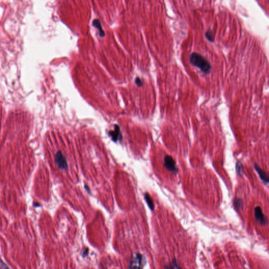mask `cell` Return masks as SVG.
Wrapping results in <instances>:
<instances>
[{"instance_id":"6da1fadb","label":"cell","mask_w":269,"mask_h":269,"mask_svg":"<svg viewBox=\"0 0 269 269\" xmlns=\"http://www.w3.org/2000/svg\"><path fill=\"white\" fill-rule=\"evenodd\" d=\"M189 60L192 65L198 67L205 74L210 73L211 66L209 62L201 55L197 53H192L190 56Z\"/></svg>"},{"instance_id":"7a4b0ae2","label":"cell","mask_w":269,"mask_h":269,"mask_svg":"<svg viewBox=\"0 0 269 269\" xmlns=\"http://www.w3.org/2000/svg\"><path fill=\"white\" fill-rule=\"evenodd\" d=\"M145 263V258L141 254L136 253L133 254L129 261L128 269H143Z\"/></svg>"},{"instance_id":"3957f363","label":"cell","mask_w":269,"mask_h":269,"mask_svg":"<svg viewBox=\"0 0 269 269\" xmlns=\"http://www.w3.org/2000/svg\"><path fill=\"white\" fill-rule=\"evenodd\" d=\"M164 167L168 170L174 173H177L178 169L176 167V163L173 158L169 156L166 155L164 157Z\"/></svg>"},{"instance_id":"277c9868","label":"cell","mask_w":269,"mask_h":269,"mask_svg":"<svg viewBox=\"0 0 269 269\" xmlns=\"http://www.w3.org/2000/svg\"><path fill=\"white\" fill-rule=\"evenodd\" d=\"M55 161L57 167L62 170L67 169L68 164L66 158L60 151H58L55 155Z\"/></svg>"},{"instance_id":"5b68a950","label":"cell","mask_w":269,"mask_h":269,"mask_svg":"<svg viewBox=\"0 0 269 269\" xmlns=\"http://www.w3.org/2000/svg\"><path fill=\"white\" fill-rule=\"evenodd\" d=\"M254 215L257 221L261 224L264 225L267 223L268 220L266 216L264 215L261 207L258 206L255 208Z\"/></svg>"},{"instance_id":"8992f818","label":"cell","mask_w":269,"mask_h":269,"mask_svg":"<svg viewBox=\"0 0 269 269\" xmlns=\"http://www.w3.org/2000/svg\"><path fill=\"white\" fill-rule=\"evenodd\" d=\"M109 135L111 137L112 141L116 142L118 140L122 139V136L120 133V128L118 125H115L114 126V130L109 132Z\"/></svg>"},{"instance_id":"52a82bcc","label":"cell","mask_w":269,"mask_h":269,"mask_svg":"<svg viewBox=\"0 0 269 269\" xmlns=\"http://www.w3.org/2000/svg\"><path fill=\"white\" fill-rule=\"evenodd\" d=\"M254 168L256 171L259 174L261 179L265 183H269V177L267 172L263 171L257 164H254Z\"/></svg>"},{"instance_id":"ba28073f","label":"cell","mask_w":269,"mask_h":269,"mask_svg":"<svg viewBox=\"0 0 269 269\" xmlns=\"http://www.w3.org/2000/svg\"><path fill=\"white\" fill-rule=\"evenodd\" d=\"M93 26L94 27L97 28L100 31L99 34H100V35L101 37H103V36H105V33H104V31L102 29V27L101 23L100 22V20H98L97 19L94 20L93 21Z\"/></svg>"},{"instance_id":"9c48e42d","label":"cell","mask_w":269,"mask_h":269,"mask_svg":"<svg viewBox=\"0 0 269 269\" xmlns=\"http://www.w3.org/2000/svg\"><path fill=\"white\" fill-rule=\"evenodd\" d=\"M145 200H146V201L148 206V207H149V208L152 210L153 211L154 210V208H155V206H154V202L153 201V199L152 198H151L150 196L148 194V193H146L145 194Z\"/></svg>"},{"instance_id":"30bf717a","label":"cell","mask_w":269,"mask_h":269,"mask_svg":"<svg viewBox=\"0 0 269 269\" xmlns=\"http://www.w3.org/2000/svg\"><path fill=\"white\" fill-rule=\"evenodd\" d=\"M243 206V201L240 198H235L233 201V206L236 210H239Z\"/></svg>"},{"instance_id":"8fae6325","label":"cell","mask_w":269,"mask_h":269,"mask_svg":"<svg viewBox=\"0 0 269 269\" xmlns=\"http://www.w3.org/2000/svg\"><path fill=\"white\" fill-rule=\"evenodd\" d=\"M164 269H181L179 266L177 265V262L174 260L172 261L170 265L165 266H164Z\"/></svg>"},{"instance_id":"7c38bea8","label":"cell","mask_w":269,"mask_h":269,"mask_svg":"<svg viewBox=\"0 0 269 269\" xmlns=\"http://www.w3.org/2000/svg\"><path fill=\"white\" fill-rule=\"evenodd\" d=\"M243 167L242 164L241 162H238L236 163V170L238 174L240 176H241L243 172Z\"/></svg>"},{"instance_id":"4fadbf2b","label":"cell","mask_w":269,"mask_h":269,"mask_svg":"<svg viewBox=\"0 0 269 269\" xmlns=\"http://www.w3.org/2000/svg\"><path fill=\"white\" fill-rule=\"evenodd\" d=\"M205 35H206V37L209 41H210V42L214 41L215 36H214V33L213 31H211V30H209L206 33Z\"/></svg>"},{"instance_id":"5bb4252c","label":"cell","mask_w":269,"mask_h":269,"mask_svg":"<svg viewBox=\"0 0 269 269\" xmlns=\"http://www.w3.org/2000/svg\"><path fill=\"white\" fill-rule=\"evenodd\" d=\"M89 253V249L88 248H85L83 249L82 252V255L83 258H85L88 256Z\"/></svg>"},{"instance_id":"9a60e30c","label":"cell","mask_w":269,"mask_h":269,"mask_svg":"<svg viewBox=\"0 0 269 269\" xmlns=\"http://www.w3.org/2000/svg\"><path fill=\"white\" fill-rule=\"evenodd\" d=\"M135 83L138 86V87H141L142 85H143V83H142V82L141 81V79L139 78V77H137L136 79H135Z\"/></svg>"},{"instance_id":"2e32d148","label":"cell","mask_w":269,"mask_h":269,"mask_svg":"<svg viewBox=\"0 0 269 269\" xmlns=\"http://www.w3.org/2000/svg\"><path fill=\"white\" fill-rule=\"evenodd\" d=\"M0 263H1V269H10L8 268V267L2 260H0Z\"/></svg>"},{"instance_id":"e0dca14e","label":"cell","mask_w":269,"mask_h":269,"mask_svg":"<svg viewBox=\"0 0 269 269\" xmlns=\"http://www.w3.org/2000/svg\"><path fill=\"white\" fill-rule=\"evenodd\" d=\"M85 189H86L87 190V192H89V191H90V190H89V188H88V187L87 186H86V185H85Z\"/></svg>"}]
</instances>
